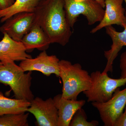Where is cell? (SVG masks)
Returning <instances> with one entry per match:
<instances>
[{
	"instance_id": "1",
	"label": "cell",
	"mask_w": 126,
	"mask_h": 126,
	"mask_svg": "<svg viewBox=\"0 0 126 126\" xmlns=\"http://www.w3.org/2000/svg\"><path fill=\"white\" fill-rule=\"evenodd\" d=\"M35 13L34 23L43 29L51 44L64 46L69 43L72 28L66 18L63 0H42Z\"/></svg>"
},
{
	"instance_id": "2",
	"label": "cell",
	"mask_w": 126,
	"mask_h": 126,
	"mask_svg": "<svg viewBox=\"0 0 126 126\" xmlns=\"http://www.w3.org/2000/svg\"><path fill=\"white\" fill-rule=\"evenodd\" d=\"M60 77L63 83L62 96L77 100L81 93L88 90L92 84L91 77L79 63L72 64L65 60L59 61Z\"/></svg>"
},
{
	"instance_id": "3",
	"label": "cell",
	"mask_w": 126,
	"mask_h": 126,
	"mask_svg": "<svg viewBox=\"0 0 126 126\" xmlns=\"http://www.w3.org/2000/svg\"><path fill=\"white\" fill-rule=\"evenodd\" d=\"M32 74V71L25 73L15 62L5 63L0 68V83L9 86L16 99L31 102L34 98L31 90Z\"/></svg>"
},
{
	"instance_id": "4",
	"label": "cell",
	"mask_w": 126,
	"mask_h": 126,
	"mask_svg": "<svg viewBox=\"0 0 126 126\" xmlns=\"http://www.w3.org/2000/svg\"><path fill=\"white\" fill-rule=\"evenodd\" d=\"M92 84L88 90L83 93L88 102L104 103L112 97L115 90L126 84V78H111L107 73L96 71L90 75Z\"/></svg>"
},
{
	"instance_id": "5",
	"label": "cell",
	"mask_w": 126,
	"mask_h": 126,
	"mask_svg": "<svg viewBox=\"0 0 126 126\" xmlns=\"http://www.w3.org/2000/svg\"><path fill=\"white\" fill-rule=\"evenodd\" d=\"M66 18L72 29L80 15L85 16L89 25L99 22L103 18L104 8L95 0L77 2L74 0H63Z\"/></svg>"
},
{
	"instance_id": "6",
	"label": "cell",
	"mask_w": 126,
	"mask_h": 126,
	"mask_svg": "<svg viewBox=\"0 0 126 126\" xmlns=\"http://www.w3.org/2000/svg\"><path fill=\"white\" fill-rule=\"evenodd\" d=\"M96 109L104 126H115L118 118L124 111L126 104V88L123 90L117 88L112 97L104 103L93 102Z\"/></svg>"
},
{
	"instance_id": "7",
	"label": "cell",
	"mask_w": 126,
	"mask_h": 126,
	"mask_svg": "<svg viewBox=\"0 0 126 126\" xmlns=\"http://www.w3.org/2000/svg\"><path fill=\"white\" fill-rule=\"evenodd\" d=\"M27 112L34 115L36 126H58V110L52 98L46 100L38 97L34 98Z\"/></svg>"
},
{
	"instance_id": "8",
	"label": "cell",
	"mask_w": 126,
	"mask_h": 126,
	"mask_svg": "<svg viewBox=\"0 0 126 126\" xmlns=\"http://www.w3.org/2000/svg\"><path fill=\"white\" fill-rule=\"evenodd\" d=\"M35 12H24L16 14L6 21L0 27V31L14 40L21 41L30 31L35 19Z\"/></svg>"
},
{
	"instance_id": "9",
	"label": "cell",
	"mask_w": 126,
	"mask_h": 126,
	"mask_svg": "<svg viewBox=\"0 0 126 126\" xmlns=\"http://www.w3.org/2000/svg\"><path fill=\"white\" fill-rule=\"evenodd\" d=\"M59 61L56 55H48L46 50H44L35 58L21 61L19 65L25 72L38 71L47 77L54 74L59 77Z\"/></svg>"
},
{
	"instance_id": "10",
	"label": "cell",
	"mask_w": 126,
	"mask_h": 126,
	"mask_svg": "<svg viewBox=\"0 0 126 126\" xmlns=\"http://www.w3.org/2000/svg\"><path fill=\"white\" fill-rule=\"evenodd\" d=\"M124 0H105L103 18L90 33H94L103 28L113 25L124 28L126 26V9L123 6Z\"/></svg>"
},
{
	"instance_id": "11",
	"label": "cell",
	"mask_w": 126,
	"mask_h": 126,
	"mask_svg": "<svg viewBox=\"0 0 126 126\" xmlns=\"http://www.w3.org/2000/svg\"><path fill=\"white\" fill-rule=\"evenodd\" d=\"M0 41V62L3 64L9 62L23 61L31 58L27 53L26 49L21 41L14 40L7 34Z\"/></svg>"
},
{
	"instance_id": "12",
	"label": "cell",
	"mask_w": 126,
	"mask_h": 126,
	"mask_svg": "<svg viewBox=\"0 0 126 126\" xmlns=\"http://www.w3.org/2000/svg\"><path fill=\"white\" fill-rule=\"evenodd\" d=\"M58 113V126H69L72 118L76 111L86 103L83 99L73 100L63 98L61 94L53 98Z\"/></svg>"
},
{
	"instance_id": "13",
	"label": "cell",
	"mask_w": 126,
	"mask_h": 126,
	"mask_svg": "<svg viewBox=\"0 0 126 126\" xmlns=\"http://www.w3.org/2000/svg\"><path fill=\"white\" fill-rule=\"evenodd\" d=\"M106 33L112 41L110 49L104 51V55L107 60V64L103 72L108 73L113 71V64L118 53L123 46H126V26L123 31L119 32L112 26L105 27Z\"/></svg>"
},
{
	"instance_id": "14",
	"label": "cell",
	"mask_w": 126,
	"mask_h": 126,
	"mask_svg": "<svg viewBox=\"0 0 126 126\" xmlns=\"http://www.w3.org/2000/svg\"><path fill=\"white\" fill-rule=\"evenodd\" d=\"M27 52L36 49L44 51L48 48L51 44L48 36L38 24L34 23L30 31L21 41Z\"/></svg>"
},
{
	"instance_id": "15",
	"label": "cell",
	"mask_w": 126,
	"mask_h": 126,
	"mask_svg": "<svg viewBox=\"0 0 126 126\" xmlns=\"http://www.w3.org/2000/svg\"><path fill=\"white\" fill-rule=\"evenodd\" d=\"M42 0H15L13 5L0 10V21L4 23L16 14L21 12H35Z\"/></svg>"
},
{
	"instance_id": "16",
	"label": "cell",
	"mask_w": 126,
	"mask_h": 126,
	"mask_svg": "<svg viewBox=\"0 0 126 126\" xmlns=\"http://www.w3.org/2000/svg\"><path fill=\"white\" fill-rule=\"evenodd\" d=\"M30 105L27 100L6 97L0 91V116L27 112Z\"/></svg>"
},
{
	"instance_id": "17",
	"label": "cell",
	"mask_w": 126,
	"mask_h": 126,
	"mask_svg": "<svg viewBox=\"0 0 126 126\" xmlns=\"http://www.w3.org/2000/svg\"><path fill=\"white\" fill-rule=\"evenodd\" d=\"M29 113L0 116V126H28Z\"/></svg>"
},
{
	"instance_id": "18",
	"label": "cell",
	"mask_w": 126,
	"mask_h": 126,
	"mask_svg": "<svg viewBox=\"0 0 126 126\" xmlns=\"http://www.w3.org/2000/svg\"><path fill=\"white\" fill-rule=\"evenodd\" d=\"M99 125L98 121H87V117L85 111L82 108L75 113L70 122L69 126H97Z\"/></svg>"
},
{
	"instance_id": "19",
	"label": "cell",
	"mask_w": 126,
	"mask_h": 126,
	"mask_svg": "<svg viewBox=\"0 0 126 126\" xmlns=\"http://www.w3.org/2000/svg\"><path fill=\"white\" fill-rule=\"evenodd\" d=\"M119 67L121 70L120 78H126V50L120 57Z\"/></svg>"
},
{
	"instance_id": "20",
	"label": "cell",
	"mask_w": 126,
	"mask_h": 126,
	"mask_svg": "<svg viewBox=\"0 0 126 126\" xmlns=\"http://www.w3.org/2000/svg\"><path fill=\"white\" fill-rule=\"evenodd\" d=\"M124 109V112L117 120L115 126H126V104Z\"/></svg>"
},
{
	"instance_id": "21",
	"label": "cell",
	"mask_w": 126,
	"mask_h": 126,
	"mask_svg": "<svg viewBox=\"0 0 126 126\" xmlns=\"http://www.w3.org/2000/svg\"><path fill=\"white\" fill-rule=\"evenodd\" d=\"M15 0H0V10L6 9L13 5Z\"/></svg>"
},
{
	"instance_id": "22",
	"label": "cell",
	"mask_w": 126,
	"mask_h": 126,
	"mask_svg": "<svg viewBox=\"0 0 126 126\" xmlns=\"http://www.w3.org/2000/svg\"><path fill=\"white\" fill-rule=\"evenodd\" d=\"M95 0L98 2L104 8H105V0Z\"/></svg>"
},
{
	"instance_id": "23",
	"label": "cell",
	"mask_w": 126,
	"mask_h": 126,
	"mask_svg": "<svg viewBox=\"0 0 126 126\" xmlns=\"http://www.w3.org/2000/svg\"><path fill=\"white\" fill-rule=\"evenodd\" d=\"M2 65H3V64L1 62H0V68L2 66Z\"/></svg>"
},
{
	"instance_id": "24",
	"label": "cell",
	"mask_w": 126,
	"mask_h": 126,
	"mask_svg": "<svg viewBox=\"0 0 126 126\" xmlns=\"http://www.w3.org/2000/svg\"><path fill=\"white\" fill-rule=\"evenodd\" d=\"M124 1L125 2L126 4V0H124Z\"/></svg>"
}]
</instances>
